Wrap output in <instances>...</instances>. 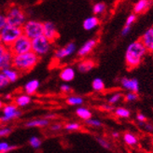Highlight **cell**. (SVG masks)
Here are the masks:
<instances>
[{"mask_svg":"<svg viewBox=\"0 0 153 153\" xmlns=\"http://www.w3.org/2000/svg\"><path fill=\"white\" fill-rule=\"evenodd\" d=\"M147 53L148 51L140 39L130 43L126 49L124 57L128 70H133L138 67Z\"/></svg>","mask_w":153,"mask_h":153,"instance_id":"obj_1","label":"cell"},{"mask_svg":"<svg viewBox=\"0 0 153 153\" xmlns=\"http://www.w3.org/2000/svg\"><path fill=\"white\" fill-rule=\"evenodd\" d=\"M40 60V57L36 55L34 51H28L22 54L13 55L12 66L22 74L28 73L36 66Z\"/></svg>","mask_w":153,"mask_h":153,"instance_id":"obj_2","label":"cell"},{"mask_svg":"<svg viewBox=\"0 0 153 153\" xmlns=\"http://www.w3.org/2000/svg\"><path fill=\"white\" fill-rule=\"evenodd\" d=\"M7 25L12 26L22 27L26 20V13L22 9L21 7L17 5H12L7 9L6 12Z\"/></svg>","mask_w":153,"mask_h":153,"instance_id":"obj_3","label":"cell"},{"mask_svg":"<svg viewBox=\"0 0 153 153\" xmlns=\"http://www.w3.org/2000/svg\"><path fill=\"white\" fill-rule=\"evenodd\" d=\"M22 34L24 33H22V27L7 25L1 31H0V41H1L2 45L10 47V46Z\"/></svg>","mask_w":153,"mask_h":153,"instance_id":"obj_4","label":"cell"},{"mask_svg":"<svg viewBox=\"0 0 153 153\" xmlns=\"http://www.w3.org/2000/svg\"><path fill=\"white\" fill-rule=\"evenodd\" d=\"M52 47V42L50 41L44 35L32 39V51L40 58L50 53Z\"/></svg>","mask_w":153,"mask_h":153,"instance_id":"obj_5","label":"cell"},{"mask_svg":"<svg viewBox=\"0 0 153 153\" xmlns=\"http://www.w3.org/2000/svg\"><path fill=\"white\" fill-rule=\"evenodd\" d=\"M22 33L28 36L30 39H34V38L43 35L44 26L43 22L37 20H28L25 22L22 25Z\"/></svg>","mask_w":153,"mask_h":153,"instance_id":"obj_6","label":"cell"},{"mask_svg":"<svg viewBox=\"0 0 153 153\" xmlns=\"http://www.w3.org/2000/svg\"><path fill=\"white\" fill-rule=\"evenodd\" d=\"M9 48L13 55L22 54V53L31 51H32V39H30L28 36L22 34L10 46Z\"/></svg>","mask_w":153,"mask_h":153,"instance_id":"obj_7","label":"cell"},{"mask_svg":"<svg viewBox=\"0 0 153 153\" xmlns=\"http://www.w3.org/2000/svg\"><path fill=\"white\" fill-rule=\"evenodd\" d=\"M22 116V111L14 103H7L2 108V116L0 117L1 123H7L13 120L19 119Z\"/></svg>","mask_w":153,"mask_h":153,"instance_id":"obj_8","label":"cell"},{"mask_svg":"<svg viewBox=\"0 0 153 153\" xmlns=\"http://www.w3.org/2000/svg\"><path fill=\"white\" fill-rule=\"evenodd\" d=\"M13 54L10 48L0 44V71L12 66Z\"/></svg>","mask_w":153,"mask_h":153,"instance_id":"obj_9","label":"cell"},{"mask_svg":"<svg viewBox=\"0 0 153 153\" xmlns=\"http://www.w3.org/2000/svg\"><path fill=\"white\" fill-rule=\"evenodd\" d=\"M76 51V45L75 42H68L64 47L59 48L54 51V58L58 61L72 56Z\"/></svg>","mask_w":153,"mask_h":153,"instance_id":"obj_10","label":"cell"},{"mask_svg":"<svg viewBox=\"0 0 153 153\" xmlns=\"http://www.w3.org/2000/svg\"><path fill=\"white\" fill-rule=\"evenodd\" d=\"M43 26H44L43 35L52 43L56 41L59 37V33L56 25L52 22H43Z\"/></svg>","mask_w":153,"mask_h":153,"instance_id":"obj_11","label":"cell"},{"mask_svg":"<svg viewBox=\"0 0 153 153\" xmlns=\"http://www.w3.org/2000/svg\"><path fill=\"white\" fill-rule=\"evenodd\" d=\"M120 84L122 89L128 91H134V93L139 91V82L136 79L124 76V78H121L120 79Z\"/></svg>","mask_w":153,"mask_h":153,"instance_id":"obj_12","label":"cell"},{"mask_svg":"<svg viewBox=\"0 0 153 153\" xmlns=\"http://www.w3.org/2000/svg\"><path fill=\"white\" fill-rule=\"evenodd\" d=\"M96 45H97V39H95V38L89 39L79 49L76 54H78L79 58H86L94 51V49L96 47Z\"/></svg>","mask_w":153,"mask_h":153,"instance_id":"obj_13","label":"cell"},{"mask_svg":"<svg viewBox=\"0 0 153 153\" xmlns=\"http://www.w3.org/2000/svg\"><path fill=\"white\" fill-rule=\"evenodd\" d=\"M140 40L146 47L149 53L153 54V26L148 28L140 37Z\"/></svg>","mask_w":153,"mask_h":153,"instance_id":"obj_14","label":"cell"},{"mask_svg":"<svg viewBox=\"0 0 153 153\" xmlns=\"http://www.w3.org/2000/svg\"><path fill=\"white\" fill-rule=\"evenodd\" d=\"M96 66V63L94 59L84 58L76 64V69L80 73H88Z\"/></svg>","mask_w":153,"mask_h":153,"instance_id":"obj_15","label":"cell"},{"mask_svg":"<svg viewBox=\"0 0 153 153\" xmlns=\"http://www.w3.org/2000/svg\"><path fill=\"white\" fill-rule=\"evenodd\" d=\"M76 76V69L73 66H65L59 73V78L64 82H71Z\"/></svg>","mask_w":153,"mask_h":153,"instance_id":"obj_16","label":"cell"},{"mask_svg":"<svg viewBox=\"0 0 153 153\" xmlns=\"http://www.w3.org/2000/svg\"><path fill=\"white\" fill-rule=\"evenodd\" d=\"M40 86V81L36 79H33L28 80L24 86V91L25 94H29V95H34L36 94V91L39 89Z\"/></svg>","mask_w":153,"mask_h":153,"instance_id":"obj_17","label":"cell"},{"mask_svg":"<svg viewBox=\"0 0 153 153\" xmlns=\"http://www.w3.org/2000/svg\"><path fill=\"white\" fill-rule=\"evenodd\" d=\"M32 102V97L27 94H21L13 98V103L16 105L19 108H25Z\"/></svg>","mask_w":153,"mask_h":153,"instance_id":"obj_18","label":"cell"},{"mask_svg":"<svg viewBox=\"0 0 153 153\" xmlns=\"http://www.w3.org/2000/svg\"><path fill=\"white\" fill-rule=\"evenodd\" d=\"M152 4V0H138L134 6V14H142L146 12Z\"/></svg>","mask_w":153,"mask_h":153,"instance_id":"obj_19","label":"cell"},{"mask_svg":"<svg viewBox=\"0 0 153 153\" xmlns=\"http://www.w3.org/2000/svg\"><path fill=\"white\" fill-rule=\"evenodd\" d=\"M2 73L5 75V76L7 79V80L10 81V83L16 82L19 79L20 75H21V73L16 69V68H14L13 66L5 68V69L2 70Z\"/></svg>","mask_w":153,"mask_h":153,"instance_id":"obj_20","label":"cell"},{"mask_svg":"<svg viewBox=\"0 0 153 153\" xmlns=\"http://www.w3.org/2000/svg\"><path fill=\"white\" fill-rule=\"evenodd\" d=\"M99 25H100V20L98 19L96 15H94V16H90L84 20L82 26H83L84 30H86V31H91V30L95 29Z\"/></svg>","mask_w":153,"mask_h":153,"instance_id":"obj_21","label":"cell"},{"mask_svg":"<svg viewBox=\"0 0 153 153\" xmlns=\"http://www.w3.org/2000/svg\"><path fill=\"white\" fill-rule=\"evenodd\" d=\"M50 125V120L43 118V119H34L28 120L25 126L28 128H44Z\"/></svg>","mask_w":153,"mask_h":153,"instance_id":"obj_22","label":"cell"},{"mask_svg":"<svg viewBox=\"0 0 153 153\" xmlns=\"http://www.w3.org/2000/svg\"><path fill=\"white\" fill-rule=\"evenodd\" d=\"M76 115L78 116L80 120L86 121L87 120L91 119L93 117V113L88 108H85V106H78L76 109Z\"/></svg>","mask_w":153,"mask_h":153,"instance_id":"obj_23","label":"cell"},{"mask_svg":"<svg viewBox=\"0 0 153 153\" xmlns=\"http://www.w3.org/2000/svg\"><path fill=\"white\" fill-rule=\"evenodd\" d=\"M122 139L129 147H134L138 144V137L131 132H126L122 135Z\"/></svg>","mask_w":153,"mask_h":153,"instance_id":"obj_24","label":"cell"},{"mask_svg":"<svg viewBox=\"0 0 153 153\" xmlns=\"http://www.w3.org/2000/svg\"><path fill=\"white\" fill-rule=\"evenodd\" d=\"M65 102H66L67 105H69L79 106V105H83V103H84V99H83L82 96L72 94V95H68V96H67Z\"/></svg>","mask_w":153,"mask_h":153,"instance_id":"obj_25","label":"cell"},{"mask_svg":"<svg viewBox=\"0 0 153 153\" xmlns=\"http://www.w3.org/2000/svg\"><path fill=\"white\" fill-rule=\"evenodd\" d=\"M114 115L120 119H128L131 116V111L123 106H119L114 109Z\"/></svg>","mask_w":153,"mask_h":153,"instance_id":"obj_26","label":"cell"},{"mask_svg":"<svg viewBox=\"0 0 153 153\" xmlns=\"http://www.w3.org/2000/svg\"><path fill=\"white\" fill-rule=\"evenodd\" d=\"M91 88H93V90L96 91V93H102L105 89L104 80L100 78H95L93 80V82H91Z\"/></svg>","mask_w":153,"mask_h":153,"instance_id":"obj_27","label":"cell"},{"mask_svg":"<svg viewBox=\"0 0 153 153\" xmlns=\"http://www.w3.org/2000/svg\"><path fill=\"white\" fill-rule=\"evenodd\" d=\"M123 94H122L120 91H116V93H114L112 94L111 95L108 96V103L114 105H116L118 104L120 100H122L123 99Z\"/></svg>","mask_w":153,"mask_h":153,"instance_id":"obj_28","label":"cell"},{"mask_svg":"<svg viewBox=\"0 0 153 153\" xmlns=\"http://www.w3.org/2000/svg\"><path fill=\"white\" fill-rule=\"evenodd\" d=\"M106 10V5L104 2H98L95 3L93 7V12L94 15H101L103 14Z\"/></svg>","mask_w":153,"mask_h":153,"instance_id":"obj_29","label":"cell"},{"mask_svg":"<svg viewBox=\"0 0 153 153\" xmlns=\"http://www.w3.org/2000/svg\"><path fill=\"white\" fill-rule=\"evenodd\" d=\"M64 129L68 132H76L81 129V124L79 122H68L64 126Z\"/></svg>","mask_w":153,"mask_h":153,"instance_id":"obj_30","label":"cell"},{"mask_svg":"<svg viewBox=\"0 0 153 153\" xmlns=\"http://www.w3.org/2000/svg\"><path fill=\"white\" fill-rule=\"evenodd\" d=\"M138 93H134V91H128L126 94H124L123 96V100L127 103H132V102H135L138 100Z\"/></svg>","mask_w":153,"mask_h":153,"instance_id":"obj_31","label":"cell"},{"mask_svg":"<svg viewBox=\"0 0 153 153\" xmlns=\"http://www.w3.org/2000/svg\"><path fill=\"white\" fill-rule=\"evenodd\" d=\"M42 141L38 136H32L29 139V145L31 146L34 149H38L41 147Z\"/></svg>","mask_w":153,"mask_h":153,"instance_id":"obj_32","label":"cell"},{"mask_svg":"<svg viewBox=\"0 0 153 153\" xmlns=\"http://www.w3.org/2000/svg\"><path fill=\"white\" fill-rule=\"evenodd\" d=\"M86 124L90 127H93V128H100L102 127L103 125V122L100 120H98V119H94L91 117V119L87 120L86 121Z\"/></svg>","mask_w":153,"mask_h":153,"instance_id":"obj_33","label":"cell"},{"mask_svg":"<svg viewBox=\"0 0 153 153\" xmlns=\"http://www.w3.org/2000/svg\"><path fill=\"white\" fill-rule=\"evenodd\" d=\"M16 149V146H12L7 142H0V152L9 153Z\"/></svg>","mask_w":153,"mask_h":153,"instance_id":"obj_34","label":"cell"},{"mask_svg":"<svg viewBox=\"0 0 153 153\" xmlns=\"http://www.w3.org/2000/svg\"><path fill=\"white\" fill-rule=\"evenodd\" d=\"M96 141L97 143L100 145V146L105 149H111V144L109 141H108L104 137H101V136H97L96 137Z\"/></svg>","mask_w":153,"mask_h":153,"instance_id":"obj_35","label":"cell"},{"mask_svg":"<svg viewBox=\"0 0 153 153\" xmlns=\"http://www.w3.org/2000/svg\"><path fill=\"white\" fill-rule=\"evenodd\" d=\"M9 84H10V81L7 80V79L2 73V71H0V90H3L7 86H9Z\"/></svg>","mask_w":153,"mask_h":153,"instance_id":"obj_36","label":"cell"},{"mask_svg":"<svg viewBox=\"0 0 153 153\" xmlns=\"http://www.w3.org/2000/svg\"><path fill=\"white\" fill-rule=\"evenodd\" d=\"M12 132V129L10 127H1L0 128V138L1 137H6L7 135H10Z\"/></svg>","mask_w":153,"mask_h":153,"instance_id":"obj_37","label":"cell"},{"mask_svg":"<svg viewBox=\"0 0 153 153\" xmlns=\"http://www.w3.org/2000/svg\"><path fill=\"white\" fill-rule=\"evenodd\" d=\"M60 91H62L63 94H70L72 91V87L67 83H63L62 85L60 86Z\"/></svg>","mask_w":153,"mask_h":153,"instance_id":"obj_38","label":"cell"},{"mask_svg":"<svg viewBox=\"0 0 153 153\" xmlns=\"http://www.w3.org/2000/svg\"><path fill=\"white\" fill-rule=\"evenodd\" d=\"M136 21V14L133 13V14H130L129 16L127 17L126 21H125V25H129V26H132L133 24H134V22Z\"/></svg>","mask_w":153,"mask_h":153,"instance_id":"obj_39","label":"cell"},{"mask_svg":"<svg viewBox=\"0 0 153 153\" xmlns=\"http://www.w3.org/2000/svg\"><path fill=\"white\" fill-rule=\"evenodd\" d=\"M7 25V16L6 14L0 12V31Z\"/></svg>","mask_w":153,"mask_h":153,"instance_id":"obj_40","label":"cell"},{"mask_svg":"<svg viewBox=\"0 0 153 153\" xmlns=\"http://www.w3.org/2000/svg\"><path fill=\"white\" fill-rule=\"evenodd\" d=\"M64 128L63 124L62 123H59V122H55V123H52L51 126H50V129L51 130L52 132H59L61 131Z\"/></svg>","mask_w":153,"mask_h":153,"instance_id":"obj_41","label":"cell"},{"mask_svg":"<svg viewBox=\"0 0 153 153\" xmlns=\"http://www.w3.org/2000/svg\"><path fill=\"white\" fill-rule=\"evenodd\" d=\"M136 120L139 123H144V122L147 121V117H146V115H144L143 113L139 112L136 114Z\"/></svg>","mask_w":153,"mask_h":153,"instance_id":"obj_42","label":"cell"},{"mask_svg":"<svg viewBox=\"0 0 153 153\" xmlns=\"http://www.w3.org/2000/svg\"><path fill=\"white\" fill-rule=\"evenodd\" d=\"M140 125H143L144 126V129L146 130L147 132L149 133H151L153 132V124L152 123H149V122H144V123H139Z\"/></svg>","mask_w":153,"mask_h":153,"instance_id":"obj_43","label":"cell"},{"mask_svg":"<svg viewBox=\"0 0 153 153\" xmlns=\"http://www.w3.org/2000/svg\"><path fill=\"white\" fill-rule=\"evenodd\" d=\"M101 108L103 109V110H105V111H108V112H111V111H114V106L112 105H110V104H108V105H103L102 106H101Z\"/></svg>","mask_w":153,"mask_h":153,"instance_id":"obj_44","label":"cell"},{"mask_svg":"<svg viewBox=\"0 0 153 153\" xmlns=\"http://www.w3.org/2000/svg\"><path fill=\"white\" fill-rule=\"evenodd\" d=\"M131 27H132V26L124 25L123 28H122V30H121V36H127L130 32H131Z\"/></svg>","mask_w":153,"mask_h":153,"instance_id":"obj_45","label":"cell"},{"mask_svg":"<svg viewBox=\"0 0 153 153\" xmlns=\"http://www.w3.org/2000/svg\"><path fill=\"white\" fill-rule=\"evenodd\" d=\"M111 135H112L113 138H119V137H120V133L119 132H112Z\"/></svg>","mask_w":153,"mask_h":153,"instance_id":"obj_46","label":"cell"},{"mask_svg":"<svg viewBox=\"0 0 153 153\" xmlns=\"http://www.w3.org/2000/svg\"><path fill=\"white\" fill-rule=\"evenodd\" d=\"M11 99H12V95L11 94H6L5 95V100H7V101H10L11 100Z\"/></svg>","mask_w":153,"mask_h":153,"instance_id":"obj_47","label":"cell"},{"mask_svg":"<svg viewBox=\"0 0 153 153\" xmlns=\"http://www.w3.org/2000/svg\"><path fill=\"white\" fill-rule=\"evenodd\" d=\"M45 118H46V119H48V120L54 119V118H55V115H47V116H46Z\"/></svg>","mask_w":153,"mask_h":153,"instance_id":"obj_48","label":"cell"},{"mask_svg":"<svg viewBox=\"0 0 153 153\" xmlns=\"http://www.w3.org/2000/svg\"><path fill=\"white\" fill-rule=\"evenodd\" d=\"M4 101L2 100V99L1 98H0V109H2L3 108V106H4Z\"/></svg>","mask_w":153,"mask_h":153,"instance_id":"obj_49","label":"cell"},{"mask_svg":"<svg viewBox=\"0 0 153 153\" xmlns=\"http://www.w3.org/2000/svg\"><path fill=\"white\" fill-rule=\"evenodd\" d=\"M0 153H4V152H0Z\"/></svg>","mask_w":153,"mask_h":153,"instance_id":"obj_50","label":"cell"},{"mask_svg":"<svg viewBox=\"0 0 153 153\" xmlns=\"http://www.w3.org/2000/svg\"><path fill=\"white\" fill-rule=\"evenodd\" d=\"M0 44H1V41H0Z\"/></svg>","mask_w":153,"mask_h":153,"instance_id":"obj_51","label":"cell"}]
</instances>
